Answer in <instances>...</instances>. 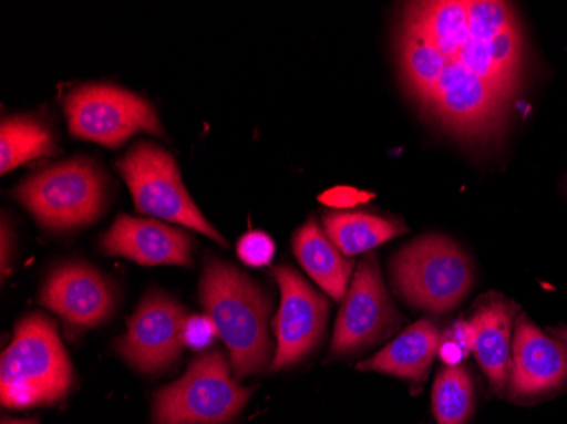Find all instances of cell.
I'll use <instances>...</instances> for the list:
<instances>
[{"mask_svg":"<svg viewBox=\"0 0 567 424\" xmlns=\"http://www.w3.org/2000/svg\"><path fill=\"white\" fill-rule=\"evenodd\" d=\"M403 15L442 55L423 110L464 142L498 139L520 87L496 66L493 38L518 24L515 9L498 0H429L404 6Z\"/></svg>","mask_w":567,"mask_h":424,"instance_id":"cell-1","label":"cell"},{"mask_svg":"<svg viewBox=\"0 0 567 424\" xmlns=\"http://www.w3.org/2000/svg\"><path fill=\"white\" fill-rule=\"evenodd\" d=\"M199 299L228 349L235 379L241 381L266 369L272 350L267 331L272 301L266 290L234 265L208 257Z\"/></svg>","mask_w":567,"mask_h":424,"instance_id":"cell-2","label":"cell"},{"mask_svg":"<svg viewBox=\"0 0 567 424\" xmlns=\"http://www.w3.org/2000/svg\"><path fill=\"white\" fill-rule=\"evenodd\" d=\"M72 362L55 321L28 314L16 324L0 363V397L11 410L51 406L73 387Z\"/></svg>","mask_w":567,"mask_h":424,"instance_id":"cell-3","label":"cell"},{"mask_svg":"<svg viewBox=\"0 0 567 424\" xmlns=\"http://www.w3.org/2000/svg\"><path fill=\"white\" fill-rule=\"evenodd\" d=\"M14 197L43 228L70 231L91 225L102 215L107 177L89 158H73L24 178Z\"/></svg>","mask_w":567,"mask_h":424,"instance_id":"cell-4","label":"cell"},{"mask_svg":"<svg viewBox=\"0 0 567 424\" xmlns=\"http://www.w3.org/2000/svg\"><path fill=\"white\" fill-rule=\"evenodd\" d=\"M398 294L423 311L455 308L470 294L474 282L473 261L441 235H426L408 244L391 261Z\"/></svg>","mask_w":567,"mask_h":424,"instance_id":"cell-5","label":"cell"},{"mask_svg":"<svg viewBox=\"0 0 567 424\" xmlns=\"http://www.w3.org/2000/svg\"><path fill=\"white\" fill-rule=\"evenodd\" d=\"M250 389L231 378L219 350L194 360L183 378L155 395L153 424H228L250 400Z\"/></svg>","mask_w":567,"mask_h":424,"instance_id":"cell-6","label":"cell"},{"mask_svg":"<svg viewBox=\"0 0 567 424\" xmlns=\"http://www.w3.org/2000/svg\"><path fill=\"white\" fill-rule=\"evenodd\" d=\"M116 168L130 187L138 213L186 226L226 247L225 238L190 199L174 156L167 149L155 143H136L117 162Z\"/></svg>","mask_w":567,"mask_h":424,"instance_id":"cell-7","label":"cell"},{"mask_svg":"<svg viewBox=\"0 0 567 424\" xmlns=\"http://www.w3.org/2000/svg\"><path fill=\"white\" fill-rule=\"evenodd\" d=\"M63 107L73 136L110 148L123 145L136 133L164 136L153 105L116 85H82L66 95Z\"/></svg>","mask_w":567,"mask_h":424,"instance_id":"cell-8","label":"cell"},{"mask_svg":"<svg viewBox=\"0 0 567 424\" xmlns=\"http://www.w3.org/2000/svg\"><path fill=\"white\" fill-rule=\"evenodd\" d=\"M398 323L400 316L391 304L378 258L375 255H368L357 267L355 276L343 298L331 340V359L369 349L384 340Z\"/></svg>","mask_w":567,"mask_h":424,"instance_id":"cell-9","label":"cell"},{"mask_svg":"<svg viewBox=\"0 0 567 424\" xmlns=\"http://www.w3.org/2000/svg\"><path fill=\"white\" fill-rule=\"evenodd\" d=\"M274 277L279 283L280 304L274 318L277 349L270 372L288 369L317 349L330 311L327 299L291 267H276Z\"/></svg>","mask_w":567,"mask_h":424,"instance_id":"cell-10","label":"cell"},{"mask_svg":"<svg viewBox=\"0 0 567 424\" xmlns=\"http://www.w3.org/2000/svg\"><path fill=\"white\" fill-rule=\"evenodd\" d=\"M186 309L164 292H148L127 320L117 352L133 369L155 374L177 362L183 353Z\"/></svg>","mask_w":567,"mask_h":424,"instance_id":"cell-11","label":"cell"},{"mask_svg":"<svg viewBox=\"0 0 567 424\" xmlns=\"http://www.w3.org/2000/svg\"><path fill=\"white\" fill-rule=\"evenodd\" d=\"M41 304L72 327L95 328L110 320L116 290L106 276L87 263H65L53 270L40 294Z\"/></svg>","mask_w":567,"mask_h":424,"instance_id":"cell-12","label":"cell"},{"mask_svg":"<svg viewBox=\"0 0 567 424\" xmlns=\"http://www.w3.org/2000/svg\"><path fill=\"white\" fill-rule=\"evenodd\" d=\"M567 382V347L538 330L527 316L515 328L508 391L513 400L532 401Z\"/></svg>","mask_w":567,"mask_h":424,"instance_id":"cell-13","label":"cell"},{"mask_svg":"<svg viewBox=\"0 0 567 424\" xmlns=\"http://www.w3.org/2000/svg\"><path fill=\"white\" fill-rule=\"evenodd\" d=\"M193 238L187 232L155 219L120 216L102 236V251L140 265H193Z\"/></svg>","mask_w":567,"mask_h":424,"instance_id":"cell-14","label":"cell"},{"mask_svg":"<svg viewBox=\"0 0 567 424\" xmlns=\"http://www.w3.org/2000/svg\"><path fill=\"white\" fill-rule=\"evenodd\" d=\"M515 306L505 299L487 302L474 312V347L477 363L496 394L508 389L512 366V324Z\"/></svg>","mask_w":567,"mask_h":424,"instance_id":"cell-15","label":"cell"},{"mask_svg":"<svg viewBox=\"0 0 567 424\" xmlns=\"http://www.w3.org/2000/svg\"><path fill=\"white\" fill-rule=\"evenodd\" d=\"M441 343L442 333L436 324L430 320H422L406 328L381 352L365 362H360L357 369L419 381L425 378L433 359L439 355Z\"/></svg>","mask_w":567,"mask_h":424,"instance_id":"cell-16","label":"cell"},{"mask_svg":"<svg viewBox=\"0 0 567 424\" xmlns=\"http://www.w3.org/2000/svg\"><path fill=\"white\" fill-rule=\"evenodd\" d=\"M292 250L311 279L327 292L330 298L342 301L349 290L353 261L349 260L327 232L311 218L296 231Z\"/></svg>","mask_w":567,"mask_h":424,"instance_id":"cell-17","label":"cell"},{"mask_svg":"<svg viewBox=\"0 0 567 424\" xmlns=\"http://www.w3.org/2000/svg\"><path fill=\"white\" fill-rule=\"evenodd\" d=\"M323 228L347 258L365 254L406 232V226L364 210H330L323 216Z\"/></svg>","mask_w":567,"mask_h":424,"instance_id":"cell-18","label":"cell"},{"mask_svg":"<svg viewBox=\"0 0 567 424\" xmlns=\"http://www.w3.org/2000/svg\"><path fill=\"white\" fill-rule=\"evenodd\" d=\"M55 152V139L41 121L31 116L4 117L0 130V172L8 174L25 162Z\"/></svg>","mask_w":567,"mask_h":424,"instance_id":"cell-19","label":"cell"},{"mask_svg":"<svg viewBox=\"0 0 567 424\" xmlns=\"http://www.w3.org/2000/svg\"><path fill=\"white\" fill-rule=\"evenodd\" d=\"M436 424H466L474 411V385L464 366H447L436 375L432 392Z\"/></svg>","mask_w":567,"mask_h":424,"instance_id":"cell-20","label":"cell"},{"mask_svg":"<svg viewBox=\"0 0 567 424\" xmlns=\"http://www.w3.org/2000/svg\"><path fill=\"white\" fill-rule=\"evenodd\" d=\"M238 258L248 267H266L272 261L276 245L264 231H248L237 245Z\"/></svg>","mask_w":567,"mask_h":424,"instance_id":"cell-21","label":"cell"},{"mask_svg":"<svg viewBox=\"0 0 567 424\" xmlns=\"http://www.w3.org/2000/svg\"><path fill=\"white\" fill-rule=\"evenodd\" d=\"M218 328L208 314L187 316L183 327L184 347L204 352L218 338Z\"/></svg>","mask_w":567,"mask_h":424,"instance_id":"cell-22","label":"cell"},{"mask_svg":"<svg viewBox=\"0 0 567 424\" xmlns=\"http://www.w3.org/2000/svg\"><path fill=\"white\" fill-rule=\"evenodd\" d=\"M371 194L359 193V190L350 189V187H339V189L328 190L320 197L321 203L328 204L337 209H349L359 203H365L371 199Z\"/></svg>","mask_w":567,"mask_h":424,"instance_id":"cell-23","label":"cell"},{"mask_svg":"<svg viewBox=\"0 0 567 424\" xmlns=\"http://www.w3.org/2000/svg\"><path fill=\"white\" fill-rule=\"evenodd\" d=\"M447 338L461 344L466 352H473L474 347V328L471 321H457L454 327L449 330Z\"/></svg>","mask_w":567,"mask_h":424,"instance_id":"cell-24","label":"cell"},{"mask_svg":"<svg viewBox=\"0 0 567 424\" xmlns=\"http://www.w3.org/2000/svg\"><path fill=\"white\" fill-rule=\"evenodd\" d=\"M466 350L462 349L461 344L455 343L451 338H445L441 343V349H439V356L447 366H461L462 359L466 356Z\"/></svg>","mask_w":567,"mask_h":424,"instance_id":"cell-25","label":"cell"},{"mask_svg":"<svg viewBox=\"0 0 567 424\" xmlns=\"http://www.w3.org/2000/svg\"><path fill=\"white\" fill-rule=\"evenodd\" d=\"M9 240H11V235L8 231V223H2V277H8V265H9Z\"/></svg>","mask_w":567,"mask_h":424,"instance_id":"cell-26","label":"cell"},{"mask_svg":"<svg viewBox=\"0 0 567 424\" xmlns=\"http://www.w3.org/2000/svg\"><path fill=\"white\" fill-rule=\"evenodd\" d=\"M2 424H40L37 420H6Z\"/></svg>","mask_w":567,"mask_h":424,"instance_id":"cell-27","label":"cell"},{"mask_svg":"<svg viewBox=\"0 0 567 424\" xmlns=\"http://www.w3.org/2000/svg\"><path fill=\"white\" fill-rule=\"evenodd\" d=\"M559 337L563 338V340L567 343V328H564V330L559 331Z\"/></svg>","mask_w":567,"mask_h":424,"instance_id":"cell-28","label":"cell"}]
</instances>
